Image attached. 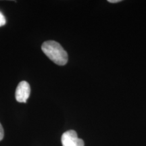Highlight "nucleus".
<instances>
[{"instance_id":"1","label":"nucleus","mask_w":146,"mask_h":146,"mask_svg":"<svg viewBox=\"0 0 146 146\" xmlns=\"http://www.w3.org/2000/svg\"><path fill=\"white\" fill-rule=\"evenodd\" d=\"M41 50L50 59L56 64L64 66L68 59V54L58 42L47 41L42 44Z\"/></svg>"},{"instance_id":"2","label":"nucleus","mask_w":146,"mask_h":146,"mask_svg":"<svg viewBox=\"0 0 146 146\" xmlns=\"http://www.w3.org/2000/svg\"><path fill=\"white\" fill-rule=\"evenodd\" d=\"M62 146H84L83 139L78 138L75 131L69 130L64 133L61 139Z\"/></svg>"},{"instance_id":"3","label":"nucleus","mask_w":146,"mask_h":146,"mask_svg":"<svg viewBox=\"0 0 146 146\" xmlns=\"http://www.w3.org/2000/svg\"><path fill=\"white\" fill-rule=\"evenodd\" d=\"M31 94V87L27 81H21L18 84L15 93V98L17 102L26 103Z\"/></svg>"},{"instance_id":"4","label":"nucleus","mask_w":146,"mask_h":146,"mask_svg":"<svg viewBox=\"0 0 146 146\" xmlns=\"http://www.w3.org/2000/svg\"><path fill=\"white\" fill-rule=\"evenodd\" d=\"M6 23V20H5V16L0 12V27H2Z\"/></svg>"},{"instance_id":"5","label":"nucleus","mask_w":146,"mask_h":146,"mask_svg":"<svg viewBox=\"0 0 146 146\" xmlns=\"http://www.w3.org/2000/svg\"><path fill=\"white\" fill-rule=\"evenodd\" d=\"M3 137H4V131H3L2 125L0 123V141L3 139Z\"/></svg>"},{"instance_id":"6","label":"nucleus","mask_w":146,"mask_h":146,"mask_svg":"<svg viewBox=\"0 0 146 146\" xmlns=\"http://www.w3.org/2000/svg\"><path fill=\"white\" fill-rule=\"evenodd\" d=\"M121 0H108V2L110 3H118L120 2Z\"/></svg>"}]
</instances>
